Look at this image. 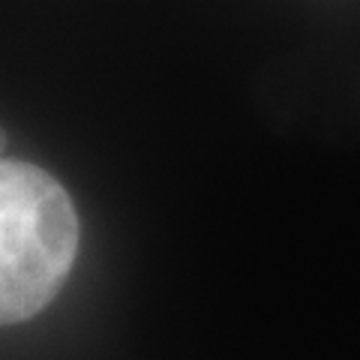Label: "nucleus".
Wrapping results in <instances>:
<instances>
[{"label": "nucleus", "instance_id": "1", "mask_svg": "<svg viewBox=\"0 0 360 360\" xmlns=\"http://www.w3.org/2000/svg\"><path fill=\"white\" fill-rule=\"evenodd\" d=\"M78 252L70 193L49 172L0 160V328L42 312Z\"/></svg>", "mask_w": 360, "mask_h": 360}, {"label": "nucleus", "instance_id": "2", "mask_svg": "<svg viewBox=\"0 0 360 360\" xmlns=\"http://www.w3.org/2000/svg\"><path fill=\"white\" fill-rule=\"evenodd\" d=\"M4 148H6V132L0 129V160H4Z\"/></svg>", "mask_w": 360, "mask_h": 360}]
</instances>
